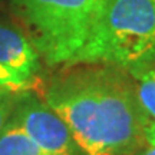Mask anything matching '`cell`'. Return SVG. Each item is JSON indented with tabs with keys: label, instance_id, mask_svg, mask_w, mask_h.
I'll return each instance as SVG.
<instances>
[{
	"label": "cell",
	"instance_id": "cell-7",
	"mask_svg": "<svg viewBox=\"0 0 155 155\" xmlns=\"http://www.w3.org/2000/svg\"><path fill=\"white\" fill-rule=\"evenodd\" d=\"M137 96L147 116L155 122V66L137 78Z\"/></svg>",
	"mask_w": 155,
	"mask_h": 155
},
{
	"label": "cell",
	"instance_id": "cell-10",
	"mask_svg": "<svg viewBox=\"0 0 155 155\" xmlns=\"http://www.w3.org/2000/svg\"><path fill=\"white\" fill-rule=\"evenodd\" d=\"M145 139L148 144H151V147H155V122H151L148 125L145 131Z\"/></svg>",
	"mask_w": 155,
	"mask_h": 155
},
{
	"label": "cell",
	"instance_id": "cell-9",
	"mask_svg": "<svg viewBox=\"0 0 155 155\" xmlns=\"http://www.w3.org/2000/svg\"><path fill=\"white\" fill-rule=\"evenodd\" d=\"M19 94H9V92H0V134L3 132L7 122L10 121L12 115L15 112Z\"/></svg>",
	"mask_w": 155,
	"mask_h": 155
},
{
	"label": "cell",
	"instance_id": "cell-8",
	"mask_svg": "<svg viewBox=\"0 0 155 155\" xmlns=\"http://www.w3.org/2000/svg\"><path fill=\"white\" fill-rule=\"evenodd\" d=\"M39 83L26 81L23 78L17 76L16 73L10 72L9 69L0 65V92L9 94H25L38 88Z\"/></svg>",
	"mask_w": 155,
	"mask_h": 155
},
{
	"label": "cell",
	"instance_id": "cell-1",
	"mask_svg": "<svg viewBox=\"0 0 155 155\" xmlns=\"http://www.w3.org/2000/svg\"><path fill=\"white\" fill-rule=\"evenodd\" d=\"M45 102L68 125L86 155H131L142 147L151 122L124 75L91 69L58 79Z\"/></svg>",
	"mask_w": 155,
	"mask_h": 155
},
{
	"label": "cell",
	"instance_id": "cell-2",
	"mask_svg": "<svg viewBox=\"0 0 155 155\" xmlns=\"http://www.w3.org/2000/svg\"><path fill=\"white\" fill-rule=\"evenodd\" d=\"M12 5L29 40L49 66L91 62L106 0H12Z\"/></svg>",
	"mask_w": 155,
	"mask_h": 155
},
{
	"label": "cell",
	"instance_id": "cell-4",
	"mask_svg": "<svg viewBox=\"0 0 155 155\" xmlns=\"http://www.w3.org/2000/svg\"><path fill=\"white\" fill-rule=\"evenodd\" d=\"M12 119L35 141L45 155H76L79 148L68 125L46 102H40L30 92L17 95Z\"/></svg>",
	"mask_w": 155,
	"mask_h": 155
},
{
	"label": "cell",
	"instance_id": "cell-6",
	"mask_svg": "<svg viewBox=\"0 0 155 155\" xmlns=\"http://www.w3.org/2000/svg\"><path fill=\"white\" fill-rule=\"evenodd\" d=\"M0 155H45L43 151L35 144V141L23 128L13 121L7 122L0 134Z\"/></svg>",
	"mask_w": 155,
	"mask_h": 155
},
{
	"label": "cell",
	"instance_id": "cell-3",
	"mask_svg": "<svg viewBox=\"0 0 155 155\" xmlns=\"http://www.w3.org/2000/svg\"><path fill=\"white\" fill-rule=\"evenodd\" d=\"M104 62L135 79L155 66V0H106L91 62Z\"/></svg>",
	"mask_w": 155,
	"mask_h": 155
},
{
	"label": "cell",
	"instance_id": "cell-5",
	"mask_svg": "<svg viewBox=\"0 0 155 155\" xmlns=\"http://www.w3.org/2000/svg\"><path fill=\"white\" fill-rule=\"evenodd\" d=\"M0 65L17 76L40 83V55L22 30L0 22Z\"/></svg>",
	"mask_w": 155,
	"mask_h": 155
},
{
	"label": "cell",
	"instance_id": "cell-11",
	"mask_svg": "<svg viewBox=\"0 0 155 155\" xmlns=\"http://www.w3.org/2000/svg\"><path fill=\"white\" fill-rule=\"evenodd\" d=\"M139 155H155V147H150V148H147V150H144Z\"/></svg>",
	"mask_w": 155,
	"mask_h": 155
}]
</instances>
